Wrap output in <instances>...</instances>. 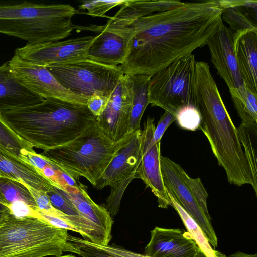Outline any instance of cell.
<instances>
[{
    "label": "cell",
    "instance_id": "6da1fadb",
    "mask_svg": "<svg viewBox=\"0 0 257 257\" xmlns=\"http://www.w3.org/2000/svg\"><path fill=\"white\" fill-rule=\"evenodd\" d=\"M217 1L183 2L171 9L122 24L93 25L122 36L126 53L119 65L128 76H152L206 45L223 23Z\"/></svg>",
    "mask_w": 257,
    "mask_h": 257
},
{
    "label": "cell",
    "instance_id": "7a4b0ae2",
    "mask_svg": "<svg viewBox=\"0 0 257 257\" xmlns=\"http://www.w3.org/2000/svg\"><path fill=\"white\" fill-rule=\"evenodd\" d=\"M194 91L196 107L201 116L200 129L207 138L218 164L225 170L228 181L238 186L250 184L256 195L257 181L239 140L237 129L205 62H196Z\"/></svg>",
    "mask_w": 257,
    "mask_h": 257
},
{
    "label": "cell",
    "instance_id": "3957f363",
    "mask_svg": "<svg viewBox=\"0 0 257 257\" xmlns=\"http://www.w3.org/2000/svg\"><path fill=\"white\" fill-rule=\"evenodd\" d=\"M0 118L31 147L46 150L73 140L96 117L86 105L48 98L33 106L1 113Z\"/></svg>",
    "mask_w": 257,
    "mask_h": 257
},
{
    "label": "cell",
    "instance_id": "277c9868",
    "mask_svg": "<svg viewBox=\"0 0 257 257\" xmlns=\"http://www.w3.org/2000/svg\"><path fill=\"white\" fill-rule=\"evenodd\" d=\"M133 135L114 142L105 135L95 120L73 140L59 147L44 150L40 154L75 182L83 177L95 187L111 161Z\"/></svg>",
    "mask_w": 257,
    "mask_h": 257
},
{
    "label": "cell",
    "instance_id": "5b68a950",
    "mask_svg": "<svg viewBox=\"0 0 257 257\" xmlns=\"http://www.w3.org/2000/svg\"><path fill=\"white\" fill-rule=\"evenodd\" d=\"M77 13L67 4L45 5L25 1L0 5V33L26 40L28 43L58 41L75 29L71 19Z\"/></svg>",
    "mask_w": 257,
    "mask_h": 257
},
{
    "label": "cell",
    "instance_id": "8992f818",
    "mask_svg": "<svg viewBox=\"0 0 257 257\" xmlns=\"http://www.w3.org/2000/svg\"><path fill=\"white\" fill-rule=\"evenodd\" d=\"M68 230L33 216L16 217L11 212L0 223V257L59 256L76 253L67 241Z\"/></svg>",
    "mask_w": 257,
    "mask_h": 257
},
{
    "label": "cell",
    "instance_id": "52a82bcc",
    "mask_svg": "<svg viewBox=\"0 0 257 257\" xmlns=\"http://www.w3.org/2000/svg\"><path fill=\"white\" fill-rule=\"evenodd\" d=\"M196 62L194 55L191 54L152 75L149 83V104L174 115L183 107H196L194 91Z\"/></svg>",
    "mask_w": 257,
    "mask_h": 257
},
{
    "label": "cell",
    "instance_id": "ba28073f",
    "mask_svg": "<svg viewBox=\"0 0 257 257\" xmlns=\"http://www.w3.org/2000/svg\"><path fill=\"white\" fill-rule=\"evenodd\" d=\"M46 67L66 89L88 99L94 94L110 97L124 75L119 65L108 66L87 58Z\"/></svg>",
    "mask_w": 257,
    "mask_h": 257
},
{
    "label": "cell",
    "instance_id": "9c48e42d",
    "mask_svg": "<svg viewBox=\"0 0 257 257\" xmlns=\"http://www.w3.org/2000/svg\"><path fill=\"white\" fill-rule=\"evenodd\" d=\"M142 131L139 130L134 133L118 150L95 187L97 189L111 187L105 208L111 217L118 214L124 192L136 178L142 161Z\"/></svg>",
    "mask_w": 257,
    "mask_h": 257
},
{
    "label": "cell",
    "instance_id": "30bf717a",
    "mask_svg": "<svg viewBox=\"0 0 257 257\" xmlns=\"http://www.w3.org/2000/svg\"><path fill=\"white\" fill-rule=\"evenodd\" d=\"M160 165L167 191L198 224L215 249L218 245V239L210 217L206 215L195 199L187 180V174L180 165L161 155Z\"/></svg>",
    "mask_w": 257,
    "mask_h": 257
},
{
    "label": "cell",
    "instance_id": "8fae6325",
    "mask_svg": "<svg viewBox=\"0 0 257 257\" xmlns=\"http://www.w3.org/2000/svg\"><path fill=\"white\" fill-rule=\"evenodd\" d=\"M9 65L12 73L21 83L44 99L55 98L86 105L87 98L66 89L46 67L23 61L15 55L9 61Z\"/></svg>",
    "mask_w": 257,
    "mask_h": 257
},
{
    "label": "cell",
    "instance_id": "7c38bea8",
    "mask_svg": "<svg viewBox=\"0 0 257 257\" xmlns=\"http://www.w3.org/2000/svg\"><path fill=\"white\" fill-rule=\"evenodd\" d=\"M96 36L77 37L64 41L28 43L17 48L15 56L35 64L48 65L87 58L86 52Z\"/></svg>",
    "mask_w": 257,
    "mask_h": 257
},
{
    "label": "cell",
    "instance_id": "4fadbf2b",
    "mask_svg": "<svg viewBox=\"0 0 257 257\" xmlns=\"http://www.w3.org/2000/svg\"><path fill=\"white\" fill-rule=\"evenodd\" d=\"M154 119L148 117L142 133V161L136 178L142 179L157 197L158 206L167 208L171 202L165 187L160 165L161 141L155 142Z\"/></svg>",
    "mask_w": 257,
    "mask_h": 257
},
{
    "label": "cell",
    "instance_id": "5bb4252c",
    "mask_svg": "<svg viewBox=\"0 0 257 257\" xmlns=\"http://www.w3.org/2000/svg\"><path fill=\"white\" fill-rule=\"evenodd\" d=\"M131 107L129 76L124 74L111 94L105 109L96 118L98 126L112 141L118 142L133 134L129 133Z\"/></svg>",
    "mask_w": 257,
    "mask_h": 257
},
{
    "label": "cell",
    "instance_id": "9a60e30c",
    "mask_svg": "<svg viewBox=\"0 0 257 257\" xmlns=\"http://www.w3.org/2000/svg\"><path fill=\"white\" fill-rule=\"evenodd\" d=\"M234 33L223 22L206 44L217 73L229 90L240 89L245 86L234 53Z\"/></svg>",
    "mask_w": 257,
    "mask_h": 257
},
{
    "label": "cell",
    "instance_id": "2e32d148",
    "mask_svg": "<svg viewBox=\"0 0 257 257\" xmlns=\"http://www.w3.org/2000/svg\"><path fill=\"white\" fill-rule=\"evenodd\" d=\"M148 257H206L187 231L155 227L144 248Z\"/></svg>",
    "mask_w": 257,
    "mask_h": 257
},
{
    "label": "cell",
    "instance_id": "e0dca14e",
    "mask_svg": "<svg viewBox=\"0 0 257 257\" xmlns=\"http://www.w3.org/2000/svg\"><path fill=\"white\" fill-rule=\"evenodd\" d=\"M0 177L13 179L45 193L57 187L30 163L15 156L1 144Z\"/></svg>",
    "mask_w": 257,
    "mask_h": 257
},
{
    "label": "cell",
    "instance_id": "ac0fdd59",
    "mask_svg": "<svg viewBox=\"0 0 257 257\" xmlns=\"http://www.w3.org/2000/svg\"><path fill=\"white\" fill-rule=\"evenodd\" d=\"M44 100L18 81L10 69L9 61L0 66V114L33 106Z\"/></svg>",
    "mask_w": 257,
    "mask_h": 257
},
{
    "label": "cell",
    "instance_id": "d6986e66",
    "mask_svg": "<svg viewBox=\"0 0 257 257\" xmlns=\"http://www.w3.org/2000/svg\"><path fill=\"white\" fill-rule=\"evenodd\" d=\"M80 214L96 224L110 240L113 221L107 209L95 203L87 193L86 187L80 182L60 186Z\"/></svg>",
    "mask_w": 257,
    "mask_h": 257
},
{
    "label": "cell",
    "instance_id": "ffe728a7",
    "mask_svg": "<svg viewBox=\"0 0 257 257\" xmlns=\"http://www.w3.org/2000/svg\"><path fill=\"white\" fill-rule=\"evenodd\" d=\"M234 51L245 86L257 94V32L234 33Z\"/></svg>",
    "mask_w": 257,
    "mask_h": 257
},
{
    "label": "cell",
    "instance_id": "44dd1931",
    "mask_svg": "<svg viewBox=\"0 0 257 257\" xmlns=\"http://www.w3.org/2000/svg\"><path fill=\"white\" fill-rule=\"evenodd\" d=\"M99 32L88 48L87 58L110 66L121 65L126 53L125 40L115 33Z\"/></svg>",
    "mask_w": 257,
    "mask_h": 257
},
{
    "label": "cell",
    "instance_id": "7402d4cb",
    "mask_svg": "<svg viewBox=\"0 0 257 257\" xmlns=\"http://www.w3.org/2000/svg\"><path fill=\"white\" fill-rule=\"evenodd\" d=\"M177 1L126 0L121 8L106 23L122 24L139 17L171 9L182 5Z\"/></svg>",
    "mask_w": 257,
    "mask_h": 257
},
{
    "label": "cell",
    "instance_id": "603a6c76",
    "mask_svg": "<svg viewBox=\"0 0 257 257\" xmlns=\"http://www.w3.org/2000/svg\"><path fill=\"white\" fill-rule=\"evenodd\" d=\"M151 76H129L132 91V107L129 122V133L134 134L141 130L140 122L149 104L148 88Z\"/></svg>",
    "mask_w": 257,
    "mask_h": 257
},
{
    "label": "cell",
    "instance_id": "cb8c5ba5",
    "mask_svg": "<svg viewBox=\"0 0 257 257\" xmlns=\"http://www.w3.org/2000/svg\"><path fill=\"white\" fill-rule=\"evenodd\" d=\"M168 195L173 207L179 215L187 232L191 235L199 248L206 257H227L223 253L213 249L205 234L198 224L177 202L169 192Z\"/></svg>",
    "mask_w": 257,
    "mask_h": 257
},
{
    "label": "cell",
    "instance_id": "d4e9b609",
    "mask_svg": "<svg viewBox=\"0 0 257 257\" xmlns=\"http://www.w3.org/2000/svg\"><path fill=\"white\" fill-rule=\"evenodd\" d=\"M234 106L242 123H257V94L245 86L238 90H229Z\"/></svg>",
    "mask_w": 257,
    "mask_h": 257
},
{
    "label": "cell",
    "instance_id": "484cf974",
    "mask_svg": "<svg viewBox=\"0 0 257 257\" xmlns=\"http://www.w3.org/2000/svg\"><path fill=\"white\" fill-rule=\"evenodd\" d=\"M0 194L9 205L19 201L24 202L35 211L38 209L28 187L24 183L0 177Z\"/></svg>",
    "mask_w": 257,
    "mask_h": 257
},
{
    "label": "cell",
    "instance_id": "4316f807",
    "mask_svg": "<svg viewBox=\"0 0 257 257\" xmlns=\"http://www.w3.org/2000/svg\"><path fill=\"white\" fill-rule=\"evenodd\" d=\"M237 129L238 139L244 148L245 157L252 176L255 181H257V123L246 124L241 123Z\"/></svg>",
    "mask_w": 257,
    "mask_h": 257
},
{
    "label": "cell",
    "instance_id": "83f0119b",
    "mask_svg": "<svg viewBox=\"0 0 257 257\" xmlns=\"http://www.w3.org/2000/svg\"><path fill=\"white\" fill-rule=\"evenodd\" d=\"M0 144L10 153L23 160V154L26 151H35L33 148L19 137L1 118Z\"/></svg>",
    "mask_w": 257,
    "mask_h": 257
},
{
    "label": "cell",
    "instance_id": "f1b7e54d",
    "mask_svg": "<svg viewBox=\"0 0 257 257\" xmlns=\"http://www.w3.org/2000/svg\"><path fill=\"white\" fill-rule=\"evenodd\" d=\"M222 20L228 23L230 28L239 32L251 31L257 32L256 24L241 10L235 7H227L222 9Z\"/></svg>",
    "mask_w": 257,
    "mask_h": 257
},
{
    "label": "cell",
    "instance_id": "f546056e",
    "mask_svg": "<svg viewBox=\"0 0 257 257\" xmlns=\"http://www.w3.org/2000/svg\"><path fill=\"white\" fill-rule=\"evenodd\" d=\"M67 241L81 257H120L104 249L102 245L68 235Z\"/></svg>",
    "mask_w": 257,
    "mask_h": 257
},
{
    "label": "cell",
    "instance_id": "4dcf8cb0",
    "mask_svg": "<svg viewBox=\"0 0 257 257\" xmlns=\"http://www.w3.org/2000/svg\"><path fill=\"white\" fill-rule=\"evenodd\" d=\"M175 116L177 124L183 129L194 131L200 128L201 116L195 106L183 107L176 112Z\"/></svg>",
    "mask_w": 257,
    "mask_h": 257
},
{
    "label": "cell",
    "instance_id": "1f68e13d",
    "mask_svg": "<svg viewBox=\"0 0 257 257\" xmlns=\"http://www.w3.org/2000/svg\"><path fill=\"white\" fill-rule=\"evenodd\" d=\"M47 195L52 205L56 209L68 216L83 217L61 187H54L53 190L47 192Z\"/></svg>",
    "mask_w": 257,
    "mask_h": 257
},
{
    "label": "cell",
    "instance_id": "d6a6232c",
    "mask_svg": "<svg viewBox=\"0 0 257 257\" xmlns=\"http://www.w3.org/2000/svg\"><path fill=\"white\" fill-rule=\"evenodd\" d=\"M126 0H90L83 1L79 6L80 9L86 10L87 14L93 17H108L105 15L109 10L117 6H122Z\"/></svg>",
    "mask_w": 257,
    "mask_h": 257
},
{
    "label": "cell",
    "instance_id": "836d02e7",
    "mask_svg": "<svg viewBox=\"0 0 257 257\" xmlns=\"http://www.w3.org/2000/svg\"><path fill=\"white\" fill-rule=\"evenodd\" d=\"M187 180L193 194L197 202L201 206L206 215L210 217L207 205V199L208 197L203 184L200 178L193 179L188 174Z\"/></svg>",
    "mask_w": 257,
    "mask_h": 257
},
{
    "label": "cell",
    "instance_id": "e575fe53",
    "mask_svg": "<svg viewBox=\"0 0 257 257\" xmlns=\"http://www.w3.org/2000/svg\"><path fill=\"white\" fill-rule=\"evenodd\" d=\"M219 6L221 8L235 7L241 10L247 16H250L256 19V1H217Z\"/></svg>",
    "mask_w": 257,
    "mask_h": 257
},
{
    "label": "cell",
    "instance_id": "d590c367",
    "mask_svg": "<svg viewBox=\"0 0 257 257\" xmlns=\"http://www.w3.org/2000/svg\"><path fill=\"white\" fill-rule=\"evenodd\" d=\"M109 98L100 94H94L88 98L86 106L91 113L97 117L105 109Z\"/></svg>",
    "mask_w": 257,
    "mask_h": 257
},
{
    "label": "cell",
    "instance_id": "8d00e7d4",
    "mask_svg": "<svg viewBox=\"0 0 257 257\" xmlns=\"http://www.w3.org/2000/svg\"><path fill=\"white\" fill-rule=\"evenodd\" d=\"M28 188L38 210L48 213H53L57 211V209L52 205L47 193Z\"/></svg>",
    "mask_w": 257,
    "mask_h": 257
},
{
    "label": "cell",
    "instance_id": "74e56055",
    "mask_svg": "<svg viewBox=\"0 0 257 257\" xmlns=\"http://www.w3.org/2000/svg\"><path fill=\"white\" fill-rule=\"evenodd\" d=\"M174 121H175V115L172 113L165 111L158 121L157 127H155L154 133V140L155 142L161 141L166 130Z\"/></svg>",
    "mask_w": 257,
    "mask_h": 257
},
{
    "label": "cell",
    "instance_id": "f35d334b",
    "mask_svg": "<svg viewBox=\"0 0 257 257\" xmlns=\"http://www.w3.org/2000/svg\"><path fill=\"white\" fill-rule=\"evenodd\" d=\"M9 210L12 214L16 217L34 216V211L27 204L22 201H15L9 206Z\"/></svg>",
    "mask_w": 257,
    "mask_h": 257
},
{
    "label": "cell",
    "instance_id": "ab89813d",
    "mask_svg": "<svg viewBox=\"0 0 257 257\" xmlns=\"http://www.w3.org/2000/svg\"><path fill=\"white\" fill-rule=\"evenodd\" d=\"M102 246L108 251L120 257H148L144 254L137 253L117 246L108 245Z\"/></svg>",
    "mask_w": 257,
    "mask_h": 257
},
{
    "label": "cell",
    "instance_id": "60d3db41",
    "mask_svg": "<svg viewBox=\"0 0 257 257\" xmlns=\"http://www.w3.org/2000/svg\"><path fill=\"white\" fill-rule=\"evenodd\" d=\"M9 206V205L5 201L3 197L0 194V212H10Z\"/></svg>",
    "mask_w": 257,
    "mask_h": 257
},
{
    "label": "cell",
    "instance_id": "b9f144b4",
    "mask_svg": "<svg viewBox=\"0 0 257 257\" xmlns=\"http://www.w3.org/2000/svg\"><path fill=\"white\" fill-rule=\"evenodd\" d=\"M229 257H257V255L256 254H247L238 251L231 254Z\"/></svg>",
    "mask_w": 257,
    "mask_h": 257
},
{
    "label": "cell",
    "instance_id": "7bdbcfd3",
    "mask_svg": "<svg viewBox=\"0 0 257 257\" xmlns=\"http://www.w3.org/2000/svg\"><path fill=\"white\" fill-rule=\"evenodd\" d=\"M8 212H0V223L3 220L4 217H5L7 213Z\"/></svg>",
    "mask_w": 257,
    "mask_h": 257
},
{
    "label": "cell",
    "instance_id": "ee69618b",
    "mask_svg": "<svg viewBox=\"0 0 257 257\" xmlns=\"http://www.w3.org/2000/svg\"><path fill=\"white\" fill-rule=\"evenodd\" d=\"M54 257H75L74 255L72 254H67L65 255H61L59 256H54Z\"/></svg>",
    "mask_w": 257,
    "mask_h": 257
}]
</instances>
